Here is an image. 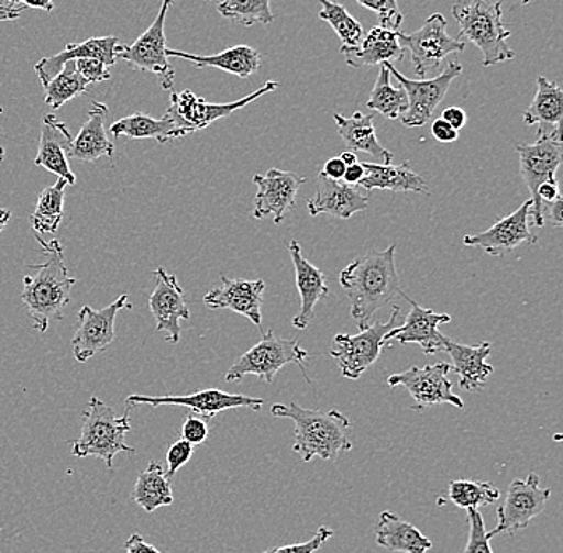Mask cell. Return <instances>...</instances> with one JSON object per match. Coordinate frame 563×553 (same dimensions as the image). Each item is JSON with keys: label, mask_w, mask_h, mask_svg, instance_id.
I'll use <instances>...</instances> for the list:
<instances>
[{"label": "cell", "mask_w": 563, "mask_h": 553, "mask_svg": "<svg viewBox=\"0 0 563 553\" xmlns=\"http://www.w3.org/2000/svg\"><path fill=\"white\" fill-rule=\"evenodd\" d=\"M368 210V192L358 186L332 181L322 174L317 175V193L308 202L311 217L330 214L340 220H350L352 214Z\"/></svg>", "instance_id": "obj_22"}, {"label": "cell", "mask_w": 563, "mask_h": 553, "mask_svg": "<svg viewBox=\"0 0 563 553\" xmlns=\"http://www.w3.org/2000/svg\"><path fill=\"white\" fill-rule=\"evenodd\" d=\"M66 179L58 178V181L51 188L42 190L38 196L37 206L31 214V225L38 235L55 234L65 214Z\"/></svg>", "instance_id": "obj_36"}, {"label": "cell", "mask_w": 563, "mask_h": 553, "mask_svg": "<svg viewBox=\"0 0 563 553\" xmlns=\"http://www.w3.org/2000/svg\"><path fill=\"white\" fill-rule=\"evenodd\" d=\"M431 132L432 136H434L439 143H453V141H456L457 136H460V132L453 129L450 123L443 121L442 118L435 119V121L432 122Z\"/></svg>", "instance_id": "obj_48"}, {"label": "cell", "mask_w": 563, "mask_h": 553, "mask_svg": "<svg viewBox=\"0 0 563 553\" xmlns=\"http://www.w3.org/2000/svg\"><path fill=\"white\" fill-rule=\"evenodd\" d=\"M334 534L333 530L327 527H320L314 534V538L309 539L308 542H301V544L280 545V548L271 549L263 553H316L332 538Z\"/></svg>", "instance_id": "obj_44"}, {"label": "cell", "mask_w": 563, "mask_h": 553, "mask_svg": "<svg viewBox=\"0 0 563 553\" xmlns=\"http://www.w3.org/2000/svg\"><path fill=\"white\" fill-rule=\"evenodd\" d=\"M549 499H551V489L541 488L540 475L534 472L528 474L526 480H514L509 485L505 501L498 507V524L487 533L488 538H495L499 533L514 534L526 530L530 521L543 512Z\"/></svg>", "instance_id": "obj_14"}, {"label": "cell", "mask_w": 563, "mask_h": 553, "mask_svg": "<svg viewBox=\"0 0 563 553\" xmlns=\"http://www.w3.org/2000/svg\"><path fill=\"white\" fill-rule=\"evenodd\" d=\"M333 119L336 122L341 139L347 144L352 153L368 154L382 165H390V162L394 161V154L379 143L375 123H373V115H364L357 111L354 112L352 118L334 114Z\"/></svg>", "instance_id": "obj_30"}, {"label": "cell", "mask_w": 563, "mask_h": 553, "mask_svg": "<svg viewBox=\"0 0 563 553\" xmlns=\"http://www.w3.org/2000/svg\"><path fill=\"white\" fill-rule=\"evenodd\" d=\"M341 161L344 162V165L346 167H350V165L357 164V154L352 153V151H346V153L341 154Z\"/></svg>", "instance_id": "obj_57"}, {"label": "cell", "mask_w": 563, "mask_h": 553, "mask_svg": "<svg viewBox=\"0 0 563 553\" xmlns=\"http://www.w3.org/2000/svg\"><path fill=\"white\" fill-rule=\"evenodd\" d=\"M109 132L121 139L126 136L130 140H156L161 144L168 143V141L176 139H185V132L179 130L167 115L162 119L150 118V115L136 114L129 115V118L119 119L109 126Z\"/></svg>", "instance_id": "obj_34"}, {"label": "cell", "mask_w": 563, "mask_h": 553, "mask_svg": "<svg viewBox=\"0 0 563 553\" xmlns=\"http://www.w3.org/2000/svg\"><path fill=\"white\" fill-rule=\"evenodd\" d=\"M288 252L294 261L295 276H297L295 278H297L299 298H301V308L291 320V325L298 330H306L314 320L317 302L330 295V288L325 281V274L302 256L301 245L297 241L290 242Z\"/></svg>", "instance_id": "obj_23"}, {"label": "cell", "mask_w": 563, "mask_h": 553, "mask_svg": "<svg viewBox=\"0 0 563 553\" xmlns=\"http://www.w3.org/2000/svg\"><path fill=\"white\" fill-rule=\"evenodd\" d=\"M355 2L375 12L378 15L379 26L390 31H400L404 15L397 0H355Z\"/></svg>", "instance_id": "obj_42"}, {"label": "cell", "mask_w": 563, "mask_h": 553, "mask_svg": "<svg viewBox=\"0 0 563 553\" xmlns=\"http://www.w3.org/2000/svg\"><path fill=\"white\" fill-rule=\"evenodd\" d=\"M277 87H279V84L276 80H267L262 88L246 95L241 100L221 104L209 103L206 98L197 97L194 91L183 90L181 93L172 95L170 106H168L165 115L188 136L191 133L199 132V130L207 129L220 119L228 118L232 112L245 108V106L262 98L263 95L273 93L274 90H277Z\"/></svg>", "instance_id": "obj_9"}, {"label": "cell", "mask_w": 563, "mask_h": 553, "mask_svg": "<svg viewBox=\"0 0 563 553\" xmlns=\"http://www.w3.org/2000/svg\"><path fill=\"white\" fill-rule=\"evenodd\" d=\"M385 66L389 69L390 76L396 77L397 82L407 91L408 109L404 118H400L402 125L407 129H417L431 121L435 108L449 93L453 80L463 73V66L460 63L450 62L435 79L413 80L402 76V73L394 68L393 63H385Z\"/></svg>", "instance_id": "obj_11"}, {"label": "cell", "mask_w": 563, "mask_h": 553, "mask_svg": "<svg viewBox=\"0 0 563 553\" xmlns=\"http://www.w3.org/2000/svg\"><path fill=\"white\" fill-rule=\"evenodd\" d=\"M68 125L59 121L55 114L45 115L42 121L41 141L34 165L52 172L58 178L66 179L68 185H76V175L70 172L68 151L70 146Z\"/></svg>", "instance_id": "obj_25"}, {"label": "cell", "mask_w": 563, "mask_h": 553, "mask_svg": "<svg viewBox=\"0 0 563 553\" xmlns=\"http://www.w3.org/2000/svg\"><path fill=\"white\" fill-rule=\"evenodd\" d=\"M309 357L311 354L299 346L297 340H284L274 331H267L255 346L241 355L229 368L227 380L241 383L245 376L253 375L271 384L285 365L297 364L302 369Z\"/></svg>", "instance_id": "obj_6"}, {"label": "cell", "mask_w": 563, "mask_h": 553, "mask_svg": "<svg viewBox=\"0 0 563 553\" xmlns=\"http://www.w3.org/2000/svg\"><path fill=\"white\" fill-rule=\"evenodd\" d=\"M165 55L167 58L188 59L199 69H221L224 73L234 74L241 79H249L262 66V55L249 45H235V47L210 56L192 55V53L174 51V48H167Z\"/></svg>", "instance_id": "obj_29"}, {"label": "cell", "mask_w": 563, "mask_h": 553, "mask_svg": "<svg viewBox=\"0 0 563 553\" xmlns=\"http://www.w3.org/2000/svg\"><path fill=\"white\" fill-rule=\"evenodd\" d=\"M274 418L291 419L297 425L294 451L305 463L320 457L323 461H336L341 453L352 450L347 436L350 419L340 411L306 410L298 403H274L271 408Z\"/></svg>", "instance_id": "obj_3"}, {"label": "cell", "mask_w": 563, "mask_h": 553, "mask_svg": "<svg viewBox=\"0 0 563 553\" xmlns=\"http://www.w3.org/2000/svg\"><path fill=\"white\" fill-rule=\"evenodd\" d=\"M563 118V91L558 82L540 76L537 79V95L523 112L526 125H538V133H551L561 129Z\"/></svg>", "instance_id": "obj_33"}, {"label": "cell", "mask_w": 563, "mask_h": 553, "mask_svg": "<svg viewBox=\"0 0 563 553\" xmlns=\"http://www.w3.org/2000/svg\"><path fill=\"white\" fill-rule=\"evenodd\" d=\"M400 295L410 302L411 309L402 325L393 329L385 336L386 341L396 340L400 344H418L426 355H435L445 352L446 336L439 331L443 323L452 322L449 313H438L432 309L421 308L415 299Z\"/></svg>", "instance_id": "obj_20"}, {"label": "cell", "mask_w": 563, "mask_h": 553, "mask_svg": "<svg viewBox=\"0 0 563 553\" xmlns=\"http://www.w3.org/2000/svg\"><path fill=\"white\" fill-rule=\"evenodd\" d=\"M174 0H162L161 10L156 20L136 38L133 44L122 45L119 59H125L133 69L151 73L157 77L164 90H172L175 82L174 66L168 63L167 35H165V20Z\"/></svg>", "instance_id": "obj_10"}, {"label": "cell", "mask_w": 563, "mask_h": 553, "mask_svg": "<svg viewBox=\"0 0 563 553\" xmlns=\"http://www.w3.org/2000/svg\"><path fill=\"white\" fill-rule=\"evenodd\" d=\"M3 158H5V150H3L2 146H0V164H2Z\"/></svg>", "instance_id": "obj_59"}, {"label": "cell", "mask_w": 563, "mask_h": 553, "mask_svg": "<svg viewBox=\"0 0 563 553\" xmlns=\"http://www.w3.org/2000/svg\"><path fill=\"white\" fill-rule=\"evenodd\" d=\"M501 7V0H457L452 7V15L460 24L461 37L473 42L482 52L484 68L516 58V52L508 44L512 33L503 23Z\"/></svg>", "instance_id": "obj_4"}, {"label": "cell", "mask_w": 563, "mask_h": 553, "mask_svg": "<svg viewBox=\"0 0 563 553\" xmlns=\"http://www.w3.org/2000/svg\"><path fill=\"white\" fill-rule=\"evenodd\" d=\"M544 223L545 220L551 221L555 228H562L563 224V199L562 196L555 199L554 202L548 203L543 208Z\"/></svg>", "instance_id": "obj_51"}, {"label": "cell", "mask_w": 563, "mask_h": 553, "mask_svg": "<svg viewBox=\"0 0 563 553\" xmlns=\"http://www.w3.org/2000/svg\"><path fill=\"white\" fill-rule=\"evenodd\" d=\"M319 18L333 27L343 47H357L364 38V27L344 9L343 3L320 0Z\"/></svg>", "instance_id": "obj_39"}, {"label": "cell", "mask_w": 563, "mask_h": 553, "mask_svg": "<svg viewBox=\"0 0 563 553\" xmlns=\"http://www.w3.org/2000/svg\"><path fill=\"white\" fill-rule=\"evenodd\" d=\"M132 499L147 513L174 504L170 478H167L161 464L150 463V466L141 472L133 488Z\"/></svg>", "instance_id": "obj_35"}, {"label": "cell", "mask_w": 563, "mask_h": 553, "mask_svg": "<svg viewBox=\"0 0 563 553\" xmlns=\"http://www.w3.org/2000/svg\"><path fill=\"white\" fill-rule=\"evenodd\" d=\"M367 108L378 112L383 118L397 121L408 109L407 91L404 87L390 84V73L385 65L379 68L378 79L367 101Z\"/></svg>", "instance_id": "obj_37"}, {"label": "cell", "mask_w": 563, "mask_h": 553, "mask_svg": "<svg viewBox=\"0 0 563 553\" xmlns=\"http://www.w3.org/2000/svg\"><path fill=\"white\" fill-rule=\"evenodd\" d=\"M221 16L250 27L253 24H271L274 21L271 0H223L218 5Z\"/></svg>", "instance_id": "obj_41"}, {"label": "cell", "mask_w": 563, "mask_h": 553, "mask_svg": "<svg viewBox=\"0 0 563 553\" xmlns=\"http://www.w3.org/2000/svg\"><path fill=\"white\" fill-rule=\"evenodd\" d=\"M125 553H162L154 545L147 544L139 533H133L126 539Z\"/></svg>", "instance_id": "obj_54"}, {"label": "cell", "mask_w": 563, "mask_h": 553, "mask_svg": "<svg viewBox=\"0 0 563 553\" xmlns=\"http://www.w3.org/2000/svg\"><path fill=\"white\" fill-rule=\"evenodd\" d=\"M467 523H470V539L463 553H493L482 513L474 509L467 510Z\"/></svg>", "instance_id": "obj_43"}, {"label": "cell", "mask_w": 563, "mask_h": 553, "mask_svg": "<svg viewBox=\"0 0 563 553\" xmlns=\"http://www.w3.org/2000/svg\"><path fill=\"white\" fill-rule=\"evenodd\" d=\"M362 167L365 172L358 183L362 189L429 193L424 178L411 170L410 162L400 165L362 164Z\"/></svg>", "instance_id": "obj_32"}, {"label": "cell", "mask_w": 563, "mask_h": 553, "mask_svg": "<svg viewBox=\"0 0 563 553\" xmlns=\"http://www.w3.org/2000/svg\"><path fill=\"white\" fill-rule=\"evenodd\" d=\"M445 352L452 357V372L456 373L461 389L478 392L484 389L485 383L493 375V366L487 364L492 352L490 343L478 346L456 343L446 338Z\"/></svg>", "instance_id": "obj_27"}, {"label": "cell", "mask_w": 563, "mask_h": 553, "mask_svg": "<svg viewBox=\"0 0 563 553\" xmlns=\"http://www.w3.org/2000/svg\"><path fill=\"white\" fill-rule=\"evenodd\" d=\"M90 84L80 76L76 63L68 62L55 77L44 86L45 103L52 109H59L63 104L87 93Z\"/></svg>", "instance_id": "obj_38"}, {"label": "cell", "mask_w": 563, "mask_h": 553, "mask_svg": "<svg viewBox=\"0 0 563 553\" xmlns=\"http://www.w3.org/2000/svg\"><path fill=\"white\" fill-rule=\"evenodd\" d=\"M538 200H540L541 206H548V203L554 202L555 199L561 197V190H559L558 181H549L543 183V185L538 188Z\"/></svg>", "instance_id": "obj_53"}, {"label": "cell", "mask_w": 563, "mask_h": 553, "mask_svg": "<svg viewBox=\"0 0 563 553\" xmlns=\"http://www.w3.org/2000/svg\"><path fill=\"white\" fill-rule=\"evenodd\" d=\"M156 280L153 294L150 295V311L156 320V330L165 331V341L178 344L181 338V320H189L188 305H186L185 291L178 284V278L167 270L157 267L153 274Z\"/></svg>", "instance_id": "obj_18"}, {"label": "cell", "mask_w": 563, "mask_h": 553, "mask_svg": "<svg viewBox=\"0 0 563 553\" xmlns=\"http://www.w3.org/2000/svg\"><path fill=\"white\" fill-rule=\"evenodd\" d=\"M531 214V200H527L519 210L503 218L481 234L466 235L463 243L466 246H481L490 256H505L520 245H534L537 235L531 232L528 218Z\"/></svg>", "instance_id": "obj_19"}, {"label": "cell", "mask_w": 563, "mask_h": 553, "mask_svg": "<svg viewBox=\"0 0 563 553\" xmlns=\"http://www.w3.org/2000/svg\"><path fill=\"white\" fill-rule=\"evenodd\" d=\"M344 172H346V165L341 161L340 157L330 158L327 161V164L323 165L322 174L325 178L332 179V181H341L344 176Z\"/></svg>", "instance_id": "obj_50"}, {"label": "cell", "mask_w": 563, "mask_h": 553, "mask_svg": "<svg viewBox=\"0 0 563 553\" xmlns=\"http://www.w3.org/2000/svg\"><path fill=\"white\" fill-rule=\"evenodd\" d=\"M452 366L440 362L435 365L411 366L410 369L387 378V386H404L413 397L415 405L411 410L422 411L426 408L438 407V405H452L457 410H463L464 401L453 392L452 380L449 373Z\"/></svg>", "instance_id": "obj_13"}, {"label": "cell", "mask_w": 563, "mask_h": 553, "mask_svg": "<svg viewBox=\"0 0 563 553\" xmlns=\"http://www.w3.org/2000/svg\"><path fill=\"white\" fill-rule=\"evenodd\" d=\"M37 242L45 263L30 264V269H34L35 274L23 277L21 301L33 319L34 329L45 333L52 320H63V311L69 305L70 290L77 280L69 276L62 242L53 239L47 243L41 235H37Z\"/></svg>", "instance_id": "obj_2"}, {"label": "cell", "mask_w": 563, "mask_h": 553, "mask_svg": "<svg viewBox=\"0 0 563 553\" xmlns=\"http://www.w3.org/2000/svg\"><path fill=\"white\" fill-rule=\"evenodd\" d=\"M183 440L191 445H202L209 439V421L199 414H189L183 422Z\"/></svg>", "instance_id": "obj_45"}, {"label": "cell", "mask_w": 563, "mask_h": 553, "mask_svg": "<svg viewBox=\"0 0 563 553\" xmlns=\"http://www.w3.org/2000/svg\"><path fill=\"white\" fill-rule=\"evenodd\" d=\"M533 144H519L517 153L520 158V175L531 193V214L533 225L543 228V206L538 200V188L543 183L558 181L555 174L563 158L561 129L551 133H537Z\"/></svg>", "instance_id": "obj_8"}, {"label": "cell", "mask_w": 563, "mask_h": 553, "mask_svg": "<svg viewBox=\"0 0 563 553\" xmlns=\"http://www.w3.org/2000/svg\"><path fill=\"white\" fill-rule=\"evenodd\" d=\"M266 281L242 280V278H228L221 276V287L213 288L203 296V302L211 311H229L241 313L252 320L253 325L262 327L263 295Z\"/></svg>", "instance_id": "obj_21"}, {"label": "cell", "mask_w": 563, "mask_h": 553, "mask_svg": "<svg viewBox=\"0 0 563 553\" xmlns=\"http://www.w3.org/2000/svg\"><path fill=\"white\" fill-rule=\"evenodd\" d=\"M344 63L351 68H365V66L385 65V63L400 62L405 51L400 44L397 31L376 26L357 47H341Z\"/></svg>", "instance_id": "obj_26"}, {"label": "cell", "mask_w": 563, "mask_h": 553, "mask_svg": "<svg viewBox=\"0 0 563 553\" xmlns=\"http://www.w3.org/2000/svg\"><path fill=\"white\" fill-rule=\"evenodd\" d=\"M194 454V446L191 443L186 442V440H178L174 445L170 446L167 451V471H165V475L167 478L175 477L176 472L179 471L185 464H188L191 461Z\"/></svg>", "instance_id": "obj_46"}, {"label": "cell", "mask_w": 563, "mask_h": 553, "mask_svg": "<svg viewBox=\"0 0 563 553\" xmlns=\"http://www.w3.org/2000/svg\"><path fill=\"white\" fill-rule=\"evenodd\" d=\"M121 52L122 44L118 37H91L86 42H80V44H68L65 51L41 59V62L35 63L34 70L41 79L42 86H47L68 62L79 58H95L112 68L118 63Z\"/></svg>", "instance_id": "obj_24"}, {"label": "cell", "mask_w": 563, "mask_h": 553, "mask_svg": "<svg viewBox=\"0 0 563 553\" xmlns=\"http://www.w3.org/2000/svg\"><path fill=\"white\" fill-rule=\"evenodd\" d=\"M2 5L12 7V9H18V5L21 7H30V9H38L44 10V12L52 13L53 9V0H0Z\"/></svg>", "instance_id": "obj_49"}, {"label": "cell", "mask_w": 563, "mask_h": 553, "mask_svg": "<svg viewBox=\"0 0 563 553\" xmlns=\"http://www.w3.org/2000/svg\"><path fill=\"white\" fill-rule=\"evenodd\" d=\"M396 245L365 253L352 261L340 274V284L351 301V317L358 329L372 325L375 313L400 295L396 267Z\"/></svg>", "instance_id": "obj_1"}, {"label": "cell", "mask_w": 563, "mask_h": 553, "mask_svg": "<svg viewBox=\"0 0 563 553\" xmlns=\"http://www.w3.org/2000/svg\"><path fill=\"white\" fill-rule=\"evenodd\" d=\"M253 183L258 186L253 218L264 220L273 217L274 224H282L285 217L297 206V193L306 178L295 172L271 168L266 175H253Z\"/></svg>", "instance_id": "obj_17"}, {"label": "cell", "mask_w": 563, "mask_h": 553, "mask_svg": "<svg viewBox=\"0 0 563 553\" xmlns=\"http://www.w3.org/2000/svg\"><path fill=\"white\" fill-rule=\"evenodd\" d=\"M21 10L23 9H12V7L2 5L0 3V21H13L16 18H20Z\"/></svg>", "instance_id": "obj_56"}, {"label": "cell", "mask_w": 563, "mask_h": 553, "mask_svg": "<svg viewBox=\"0 0 563 553\" xmlns=\"http://www.w3.org/2000/svg\"><path fill=\"white\" fill-rule=\"evenodd\" d=\"M130 410L132 407L118 418L114 408L98 397H91L88 410L82 413V432L73 442L74 456H97L104 461L106 467L114 468L115 454H135L136 450L125 443L126 433L132 431Z\"/></svg>", "instance_id": "obj_5"}, {"label": "cell", "mask_w": 563, "mask_h": 553, "mask_svg": "<svg viewBox=\"0 0 563 553\" xmlns=\"http://www.w3.org/2000/svg\"><path fill=\"white\" fill-rule=\"evenodd\" d=\"M442 119L446 123H450V125L457 130V132L463 130L467 123L466 112L461 108H456V106H453V108H446L445 111L442 112Z\"/></svg>", "instance_id": "obj_52"}, {"label": "cell", "mask_w": 563, "mask_h": 553, "mask_svg": "<svg viewBox=\"0 0 563 553\" xmlns=\"http://www.w3.org/2000/svg\"><path fill=\"white\" fill-rule=\"evenodd\" d=\"M501 493L488 482L455 480L449 486V499L460 509L477 510L478 507L495 504Z\"/></svg>", "instance_id": "obj_40"}, {"label": "cell", "mask_w": 563, "mask_h": 553, "mask_svg": "<svg viewBox=\"0 0 563 553\" xmlns=\"http://www.w3.org/2000/svg\"><path fill=\"white\" fill-rule=\"evenodd\" d=\"M129 407H140V405H150L157 408L161 405H170V407L189 408L194 414L202 416L207 421L214 418L221 411L234 410V408H250L253 411L262 410L263 398H253L239 396V394H228L220 389L196 390L189 396H167V397H147L130 396L126 398Z\"/></svg>", "instance_id": "obj_16"}, {"label": "cell", "mask_w": 563, "mask_h": 553, "mask_svg": "<svg viewBox=\"0 0 563 553\" xmlns=\"http://www.w3.org/2000/svg\"><path fill=\"white\" fill-rule=\"evenodd\" d=\"M76 68L79 70L80 76L87 80L88 84L104 82V80L111 79V73H109V66H106L103 62L95 58H79L74 59Z\"/></svg>", "instance_id": "obj_47"}, {"label": "cell", "mask_w": 563, "mask_h": 553, "mask_svg": "<svg viewBox=\"0 0 563 553\" xmlns=\"http://www.w3.org/2000/svg\"><path fill=\"white\" fill-rule=\"evenodd\" d=\"M520 3H523V5H527V3H530V0H520Z\"/></svg>", "instance_id": "obj_60"}, {"label": "cell", "mask_w": 563, "mask_h": 553, "mask_svg": "<svg viewBox=\"0 0 563 553\" xmlns=\"http://www.w3.org/2000/svg\"><path fill=\"white\" fill-rule=\"evenodd\" d=\"M10 218H12V213H10V210H5V208H0V232H2L3 228H5L7 223H9Z\"/></svg>", "instance_id": "obj_58"}, {"label": "cell", "mask_w": 563, "mask_h": 553, "mask_svg": "<svg viewBox=\"0 0 563 553\" xmlns=\"http://www.w3.org/2000/svg\"><path fill=\"white\" fill-rule=\"evenodd\" d=\"M400 308L396 306L386 323L376 322L361 330L358 334H336L330 355L340 365L341 375L346 379H358L369 366L375 365L385 346V336L390 330L402 325Z\"/></svg>", "instance_id": "obj_7"}, {"label": "cell", "mask_w": 563, "mask_h": 553, "mask_svg": "<svg viewBox=\"0 0 563 553\" xmlns=\"http://www.w3.org/2000/svg\"><path fill=\"white\" fill-rule=\"evenodd\" d=\"M106 118H108V106L95 101L82 129L70 141L69 161L97 162L101 157L114 156V144L109 141L106 132Z\"/></svg>", "instance_id": "obj_28"}, {"label": "cell", "mask_w": 563, "mask_h": 553, "mask_svg": "<svg viewBox=\"0 0 563 553\" xmlns=\"http://www.w3.org/2000/svg\"><path fill=\"white\" fill-rule=\"evenodd\" d=\"M122 309H132L129 295H121L114 302L103 309H91L84 306L79 311V329L73 336L74 357L80 364L103 354L115 340V317Z\"/></svg>", "instance_id": "obj_15"}, {"label": "cell", "mask_w": 563, "mask_h": 553, "mask_svg": "<svg viewBox=\"0 0 563 553\" xmlns=\"http://www.w3.org/2000/svg\"><path fill=\"white\" fill-rule=\"evenodd\" d=\"M400 44L410 51L415 73L424 79L429 70L438 69L452 53L464 52V41L452 37L446 31L445 16L434 13L424 21L420 30L407 34L397 31Z\"/></svg>", "instance_id": "obj_12"}, {"label": "cell", "mask_w": 563, "mask_h": 553, "mask_svg": "<svg viewBox=\"0 0 563 553\" xmlns=\"http://www.w3.org/2000/svg\"><path fill=\"white\" fill-rule=\"evenodd\" d=\"M364 167H362V164H358L357 162V164L346 167V172H344L343 176V183H346V185L350 186H358V183L364 178Z\"/></svg>", "instance_id": "obj_55"}, {"label": "cell", "mask_w": 563, "mask_h": 553, "mask_svg": "<svg viewBox=\"0 0 563 553\" xmlns=\"http://www.w3.org/2000/svg\"><path fill=\"white\" fill-rule=\"evenodd\" d=\"M375 539L376 544L390 552L426 553L432 548L431 539L426 538L415 524L387 510L379 513Z\"/></svg>", "instance_id": "obj_31"}]
</instances>
